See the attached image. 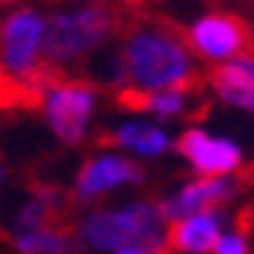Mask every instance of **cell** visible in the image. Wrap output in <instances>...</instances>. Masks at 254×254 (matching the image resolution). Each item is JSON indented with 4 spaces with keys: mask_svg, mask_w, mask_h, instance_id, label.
Wrapping results in <instances>:
<instances>
[{
    "mask_svg": "<svg viewBox=\"0 0 254 254\" xmlns=\"http://www.w3.org/2000/svg\"><path fill=\"white\" fill-rule=\"evenodd\" d=\"M239 232H242V236H245V232L254 236V201L239 210Z\"/></svg>",
    "mask_w": 254,
    "mask_h": 254,
    "instance_id": "4fadbf2b",
    "label": "cell"
},
{
    "mask_svg": "<svg viewBox=\"0 0 254 254\" xmlns=\"http://www.w3.org/2000/svg\"><path fill=\"white\" fill-rule=\"evenodd\" d=\"M75 242L88 251H129L141 248L151 254H170L163 236V213L154 201H135L113 210H91L75 226Z\"/></svg>",
    "mask_w": 254,
    "mask_h": 254,
    "instance_id": "7a4b0ae2",
    "label": "cell"
},
{
    "mask_svg": "<svg viewBox=\"0 0 254 254\" xmlns=\"http://www.w3.org/2000/svg\"><path fill=\"white\" fill-rule=\"evenodd\" d=\"M13 245L19 254H72L75 242L66 226H41V229H25L13 236Z\"/></svg>",
    "mask_w": 254,
    "mask_h": 254,
    "instance_id": "8fae6325",
    "label": "cell"
},
{
    "mask_svg": "<svg viewBox=\"0 0 254 254\" xmlns=\"http://www.w3.org/2000/svg\"><path fill=\"white\" fill-rule=\"evenodd\" d=\"M94 104H97V85L88 79H66L57 88H51L44 97V113L54 135L66 144H79L85 138Z\"/></svg>",
    "mask_w": 254,
    "mask_h": 254,
    "instance_id": "277c9868",
    "label": "cell"
},
{
    "mask_svg": "<svg viewBox=\"0 0 254 254\" xmlns=\"http://www.w3.org/2000/svg\"><path fill=\"white\" fill-rule=\"evenodd\" d=\"M248 25H251V38H254V19H251V22H248Z\"/></svg>",
    "mask_w": 254,
    "mask_h": 254,
    "instance_id": "9a60e30c",
    "label": "cell"
},
{
    "mask_svg": "<svg viewBox=\"0 0 254 254\" xmlns=\"http://www.w3.org/2000/svg\"><path fill=\"white\" fill-rule=\"evenodd\" d=\"M126 19H129V13L116 6H85L75 13L54 16L44 28V63L63 69V66L88 60L110 38L123 35Z\"/></svg>",
    "mask_w": 254,
    "mask_h": 254,
    "instance_id": "3957f363",
    "label": "cell"
},
{
    "mask_svg": "<svg viewBox=\"0 0 254 254\" xmlns=\"http://www.w3.org/2000/svg\"><path fill=\"white\" fill-rule=\"evenodd\" d=\"M239 185L229 182V179H194L189 185H182L176 194L160 201V213L163 220H185V217H194V213H207V210H217L220 204H226L236 198Z\"/></svg>",
    "mask_w": 254,
    "mask_h": 254,
    "instance_id": "ba28073f",
    "label": "cell"
},
{
    "mask_svg": "<svg viewBox=\"0 0 254 254\" xmlns=\"http://www.w3.org/2000/svg\"><path fill=\"white\" fill-rule=\"evenodd\" d=\"M213 254H248V239L242 236L239 229H232V232H223V239L217 242V248H213Z\"/></svg>",
    "mask_w": 254,
    "mask_h": 254,
    "instance_id": "7c38bea8",
    "label": "cell"
},
{
    "mask_svg": "<svg viewBox=\"0 0 254 254\" xmlns=\"http://www.w3.org/2000/svg\"><path fill=\"white\" fill-rule=\"evenodd\" d=\"M176 151L191 163L201 179H223L242 167V148L232 138H217L201 129H185L176 141Z\"/></svg>",
    "mask_w": 254,
    "mask_h": 254,
    "instance_id": "8992f818",
    "label": "cell"
},
{
    "mask_svg": "<svg viewBox=\"0 0 254 254\" xmlns=\"http://www.w3.org/2000/svg\"><path fill=\"white\" fill-rule=\"evenodd\" d=\"M189 47H194L204 60L254 57L251 25L236 13H210L189 28Z\"/></svg>",
    "mask_w": 254,
    "mask_h": 254,
    "instance_id": "5b68a950",
    "label": "cell"
},
{
    "mask_svg": "<svg viewBox=\"0 0 254 254\" xmlns=\"http://www.w3.org/2000/svg\"><path fill=\"white\" fill-rule=\"evenodd\" d=\"M120 60L126 88L138 91H185L201 94L207 75H201L189 54V32L170 16L129 9L123 28Z\"/></svg>",
    "mask_w": 254,
    "mask_h": 254,
    "instance_id": "6da1fadb",
    "label": "cell"
},
{
    "mask_svg": "<svg viewBox=\"0 0 254 254\" xmlns=\"http://www.w3.org/2000/svg\"><path fill=\"white\" fill-rule=\"evenodd\" d=\"M223 239V213L207 210L194 217L176 220L167 232V251L170 254H207Z\"/></svg>",
    "mask_w": 254,
    "mask_h": 254,
    "instance_id": "9c48e42d",
    "label": "cell"
},
{
    "mask_svg": "<svg viewBox=\"0 0 254 254\" xmlns=\"http://www.w3.org/2000/svg\"><path fill=\"white\" fill-rule=\"evenodd\" d=\"M0 179H3V170H0Z\"/></svg>",
    "mask_w": 254,
    "mask_h": 254,
    "instance_id": "2e32d148",
    "label": "cell"
},
{
    "mask_svg": "<svg viewBox=\"0 0 254 254\" xmlns=\"http://www.w3.org/2000/svg\"><path fill=\"white\" fill-rule=\"evenodd\" d=\"M0 3H6V0H0Z\"/></svg>",
    "mask_w": 254,
    "mask_h": 254,
    "instance_id": "e0dca14e",
    "label": "cell"
},
{
    "mask_svg": "<svg viewBox=\"0 0 254 254\" xmlns=\"http://www.w3.org/2000/svg\"><path fill=\"white\" fill-rule=\"evenodd\" d=\"M138 185L144 182V170L138 163L126 160V157H116V154H101V157H91L79 170L75 176V191H72V201L88 204L101 194L120 189V185Z\"/></svg>",
    "mask_w": 254,
    "mask_h": 254,
    "instance_id": "52a82bcc",
    "label": "cell"
},
{
    "mask_svg": "<svg viewBox=\"0 0 254 254\" xmlns=\"http://www.w3.org/2000/svg\"><path fill=\"white\" fill-rule=\"evenodd\" d=\"M120 254H151V251H141V248H129V251H120Z\"/></svg>",
    "mask_w": 254,
    "mask_h": 254,
    "instance_id": "5bb4252c",
    "label": "cell"
},
{
    "mask_svg": "<svg viewBox=\"0 0 254 254\" xmlns=\"http://www.w3.org/2000/svg\"><path fill=\"white\" fill-rule=\"evenodd\" d=\"M97 144L101 148H129L141 157H157L170 148L167 132L157 129V126L148 123H123L120 129H107L97 135Z\"/></svg>",
    "mask_w": 254,
    "mask_h": 254,
    "instance_id": "30bf717a",
    "label": "cell"
}]
</instances>
